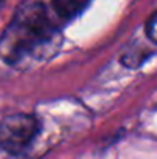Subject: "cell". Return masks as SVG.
<instances>
[{
	"mask_svg": "<svg viewBox=\"0 0 157 159\" xmlns=\"http://www.w3.org/2000/svg\"><path fill=\"white\" fill-rule=\"evenodd\" d=\"M5 2H6V0H0V8L3 6V3H5Z\"/></svg>",
	"mask_w": 157,
	"mask_h": 159,
	"instance_id": "7",
	"label": "cell"
},
{
	"mask_svg": "<svg viewBox=\"0 0 157 159\" xmlns=\"http://www.w3.org/2000/svg\"><path fill=\"white\" fill-rule=\"evenodd\" d=\"M40 130V124L34 114H9L0 120V145L26 152V148L34 142Z\"/></svg>",
	"mask_w": 157,
	"mask_h": 159,
	"instance_id": "2",
	"label": "cell"
},
{
	"mask_svg": "<svg viewBox=\"0 0 157 159\" xmlns=\"http://www.w3.org/2000/svg\"><path fill=\"white\" fill-rule=\"evenodd\" d=\"M86 3L88 0H52V8L59 17L71 20L85 9Z\"/></svg>",
	"mask_w": 157,
	"mask_h": 159,
	"instance_id": "3",
	"label": "cell"
},
{
	"mask_svg": "<svg viewBox=\"0 0 157 159\" xmlns=\"http://www.w3.org/2000/svg\"><path fill=\"white\" fill-rule=\"evenodd\" d=\"M145 31H146L148 39L153 40L154 43H157V12H154V14L150 17V20L146 22Z\"/></svg>",
	"mask_w": 157,
	"mask_h": 159,
	"instance_id": "6",
	"label": "cell"
},
{
	"mask_svg": "<svg viewBox=\"0 0 157 159\" xmlns=\"http://www.w3.org/2000/svg\"><path fill=\"white\" fill-rule=\"evenodd\" d=\"M62 34L54 28L46 6L26 2L19 6L12 20L0 36V57L8 65L25 60H48L62 47Z\"/></svg>",
	"mask_w": 157,
	"mask_h": 159,
	"instance_id": "1",
	"label": "cell"
},
{
	"mask_svg": "<svg viewBox=\"0 0 157 159\" xmlns=\"http://www.w3.org/2000/svg\"><path fill=\"white\" fill-rule=\"evenodd\" d=\"M0 159H29V156H28L26 152L11 150V148L0 145Z\"/></svg>",
	"mask_w": 157,
	"mask_h": 159,
	"instance_id": "5",
	"label": "cell"
},
{
	"mask_svg": "<svg viewBox=\"0 0 157 159\" xmlns=\"http://www.w3.org/2000/svg\"><path fill=\"white\" fill-rule=\"evenodd\" d=\"M151 56V51L146 48H140V47H133L128 48L122 53V65H125L126 68H139L140 65H143V62Z\"/></svg>",
	"mask_w": 157,
	"mask_h": 159,
	"instance_id": "4",
	"label": "cell"
}]
</instances>
